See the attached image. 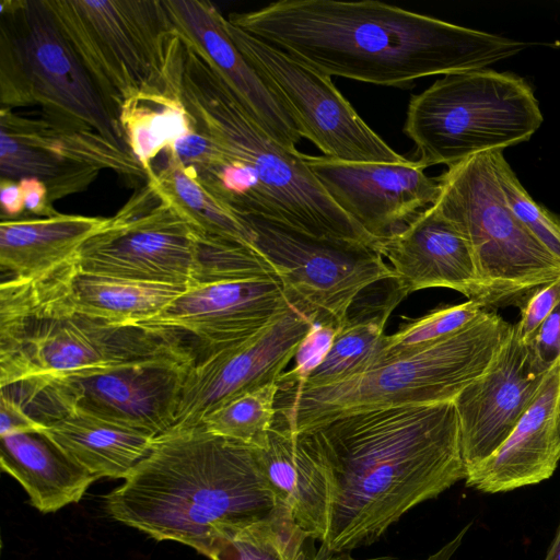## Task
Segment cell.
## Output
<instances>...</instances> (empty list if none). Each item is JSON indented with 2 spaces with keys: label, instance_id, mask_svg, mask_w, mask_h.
Here are the masks:
<instances>
[{
  "label": "cell",
  "instance_id": "5bb4252c",
  "mask_svg": "<svg viewBox=\"0 0 560 560\" xmlns=\"http://www.w3.org/2000/svg\"><path fill=\"white\" fill-rule=\"evenodd\" d=\"M195 360L163 358L44 377L69 412L80 411L158 438L174 424Z\"/></svg>",
  "mask_w": 560,
  "mask_h": 560
},
{
  "label": "cell",
  "instance_id": "1f68e13d",
  "mask_svg": "<svg viewBox=\"0 0 560 560\" xmlns=\"http://www.w3.org/2000/svg\"><path fill=\"white\" fill-rule=\"evenodd\" d=\"M100 172L94 167L62 161L44 150L21 143L0 132L1 178H37L46 185L52 203L85 190Z\"/></svg>",
  "mask_w": 560,
  "mask_h": 560
},
{
  "label": "cell",
  "instance_id": "4fadbf2b",
  "mask_svg": "<svg viewBox=\"0 0 560 560\" xmlns=\"http://www.w3.org/2000/svg\"><path fill=\"white\" fill-rule=\"evenodd\" d=\"M225 28L245 59L264 77L295 120L302 138L323 156L352 163L402 164L334 85L330 77L230 23Z\"/></svg>",
  "mask_w": 560,
  "mask_h": 560
},
{
  "label": "cell",
  "instance_id": "9a60e30c",
  "mask_svg": "<svg viewBox=\"0 0 560 560\" xmlns=\"http://www.w3.org/2000/svg\"><path fill=\"white\" fill-rule=\"evenodd\" d=\"M313 324L292 305L249 338L196 359L170 431L199 427L207 415L226 402L278 382Z\"/></svg>",
  "mask_w": 560,
  "mask_h": 560
},
{
  "label": "cell",
  "instance_id": "83f0119b",
  "mask_svg": "<svg viewBox=\"0 0 560 560\" xmlns=\"http://www.w3.org/2000/svg\"><path fill=\"white\" fill-rule=\"evenodd\" d=\"M166 158L164 167L154 171L147 180H150L199 233L255 248L254 232L244 218L212 192L195 170L185 166L170 153H166Z\"/></svg>",
  "mask_w": 560,
  "mask_h": 560
},
{
  "label": "cell",
  "instance_id": "f35d334b",
  "mask_svg": "<svg viewBox=\"0 0 560 560\" xmlns=\"http://www.w3.org/2000/svg\"><path fill=\"white\" fill-rule=\"evenodd\" d=\"M527 345L547 369L560 359V302Z\"/></svg>",
  "mask_w": 560,
  "mask_h": 560
},
{
  "label": "cell",
  "instance_id": "277c9868",
  "mask_svg": "<svg viewBox=\"0 0 560 560\" xmlns=\"http://www.w3.org/2000/svg\"><path fill=\"white\" fill-rule=\"evenodd\" d=\"M180 97L194 126L226 155L195 172L237 214L260 217L316 238L376 246L377 241L326 192L305 154L272 139L220 74L186 44Z\"/></svg>",
  "mask_w": 560,
  "mask_h": 560
},
{
  "label": "cell",
  "instance_id": "2e32d148",
  "mask_svg": "<svg viewBox=\"0 0 560 560\" xmlns=\"http://www.w3.org/2000/svg\"><path fill=\"white\" fill-rule=\"evenodd\" d=\"M548 371L512 325L483 373L454 398L466 477L510 435Z\"/></svg>",
  "mask_w": 560,
  "mask_h": 560
},
{
  "label": "cell",
  "instance_id": "5b68a950",
  "mask_svg": "<svg viewBox=\"0 0 560 560\" xmlns=\"http://www.w3.org/2000/svg\"><path fill=\"white\" fill-rule=\"evenodd\" d=\"M196 359L184 334L114 324L72 311L49 272L3 279L0 288V385L147 360Z\"/></svg>",
  "mask_w": 560,
  "mask_h": 560
},
{
  "label": "cell",
  "instance_id": "7402d4cb",
  "mask_svg": "<svg viewBox=\"0 0 560 560\" xmlns=\"http://www.w3.org/2000/svg\"><path fill=\"white\" fill-rule=\"evenodd\" d=\"M262 472L280 505L308 539L325 540L330 482L324 456L311 433L271 428L264 448H256Z\"/></svg>",
  "mask_w": 560,
  "mask_h": 560
},
{
  "label": "cell",
  "instance_id": "7bdbcfd3",
  "mask_svg": "<svg viewBox=\"0 0 560 560\" xmlns=\"http://www.w3.org/2000/svg\"><path fill=\"white\" fill-rule=\"evenodd\" d=\"M544 560H560V522Z\"/></svg>",
  "mask_w": 560,
  "mask_h": 560
},
{
  "label": "cell",
  "instance_id": "cb8c5ba5",
  "mask_svg": "<svg viewBox=\"0 0 560 560\" xmlns=\"http://www.w3.org/2000/svg\"><path fill=\"white\" fill-rule=\"evenodd\" d=\"M108 218L62 214L1 220L0 267L7 279H35L72 260Z\"/></svg>",
  "mask_w": 560,
  "mask_h": 560
},
{
  "label": "cell",
  "instance_id": "e575fe53",
  "mask_svg": "<svg viewBox=\"0 0 560 560\" xmlns=\"http://www.w3.org/2000/svg\"><path fill=\"white\" fill-rule=\"evenodd\" d=\"M474 300L436 308L385 336L378 361L415 352L462 330L485 311ZM376 364V363H375Z\"/></svg>",
  "mask_w": 560,
  "mask_h": 560
},
{
  "label": "cell",
  "instance_id": "f1b7e54d",
  "mask_svg": "<svg viewBox=\"0 0 560 560\" xmlns=\"http://www.w3.org/2000/svg\"><path fill=\"white\" fill-rule=\"evenodd\" d=\"M401 299L392 290L381 305L349 317L337 331L324 361L304 380L293 385L314 388L359 374L378 362L385 340V325Z\"/></svg>",
  "mask_w": 560,
  "mask_h": 560
},
{
  "label": "cell",
  "instance_id": "e0dca14e",
  "mask_svg": "<svg viewBox=\"0 0 560 560\" xmlns=\"http://www.w3.org/2000/svg\"><path fill=\"white\" fill-rule=\"evenodd\" d=\"M326 192L377 242L404 230L439 196V182L418 161L352 163L305 154Z\"/></svg>",
  "mask_w": 560,
  "mask_h": 560
},
{
  "label": "cell",
  "instance_id": "ab89813d",
  "mask_svg": "<svg viewBox=\"0 0 560 560\" xmlns=\"http://www.w3.org/2000/svg\"><path fill=\"white\" fill-rule=\"evenodd\" d=\"M19 183L25 213L40 218H49L59 213L50 201L47 187L43 182L30 177L22 178Z\"/></svg>",
  "mask_w": 560,
  "mask_h": 560
},
{
  "label": "cell",
  "instance_id": "d6986e66",
  "mask_svg": "<svg viewBox=\"0 0 560 560\" xmlns=\"http://www.w3.org/2000/svg\"><path fill=\"white\" fill-rule=\"evenodd\" d=\"M182 42L220 74L248 115L289 149L302 139L291 113L229 36L226 19L206 0H163Z\"/></svg>",
  "mask_w": 560,
  "mask_h": 560
},
{
  "label": "cell",
  "instance_id": "603a6c76",
  "mask_svg": "<svg viewBox=\"0 0 560 560\" xmlns=\"http://www.w3.org/2000/svg\"><path fill=\"white\" fill-rule=\"evenodd\" d=\"M1 469L21 483L42 513L79 502L97 478L71 459L44 431L0 436Z\"/></svg>",
  "mask_w": 560,
  "mask_h": 560
},
{
  "label": "cell",
  "instance_id": "8d00e7d4",
  "mask_svg": "<svg viewBox=\"0 0 560 560\" xmlns=\"http://www.w3.org/2000/svg\"><path fill=\"white\" fill-rule=\"evenodd\" d=\"M336 335L334 326L314 323L295 352L294 366L281 374L278 384L304 380L324 361Z\"/></svg>",
  "mask_w": 560,
  "mask_h": 560
},
{
  "label": "cell",
  "instance_id": "f546056e",
  "mask_svg": "<svg viewBox=\"0 0 560 560\" xmlns=\"http://www.w3.org/2000/svg\"><path fill=\"white\" fill-rule=\"evenodd\" d=\"M117 119L127 148L148 177L154 172L151 166L154 158L195 128L180 97V83L162 93L140 95L127 102Z\"/></svg>",
  "mask_w": 560,
  "mask_h": 560
},
{
  "label": "cell",
  "instance_id": "74e56055",
  "mask_svg": "<svg viewBox=\"0 0 560 560\" xmlns=\"http://www.w3.org/2000/svg\"><path fill=\"white\" fill-rule=\"evenodd\" d=\"M560 302V277L545 283L524 299L521 308V318L514 324L523 342L528 343L539 326L551 314Z\"/></svg>",
  "mask_w": 560,
  "mask_h": 560
},
{
  "label": "cell",
  "instance_id": "7c38bea8",
  "mask_svg": "<svg viewBox=\"0 0 560 560\" xmlns=\"http://www.w3.org/2000/svg\"><path fill=\"white\" fill-rule=\"evenodd\" d=\"M197 228L147 180L75 256L86 273L187 289Z\"/></svg>",
  "mask_w": 560,
  "mask_h": 560
},
{
  "label": "cell",
  "instance_id": "8992f818",
  "mask_svg": "<svg viewBox=\"0 0 560 560\" xmlns=\"http://www.w3.org/2000/svg\"><path fill=\"white\" fill-rule=\"evenodd\" d=\"M511 328L485 310L456 334L342 381L314 388L279 385L272 428L303 433L355 412L453 400L483 373Z\"/></svg>",
  "mask_w": 560,
  "mask_h": 560
},
{
  "label": "cell",
  "instance_id": "d4e9b609",
  "mask_svg": "<svg viewBox=\"0 0 560 560\" xmlns=\"http://www.w3.org/2000/svg\"><path fill=\"white\" fill-rule=\"evenodd\" d=\"M69 307L114 324H144L185 288L130 281L81 271L75 257L49 272Z\"/></svg>",
  "mask_w": 560,
  "mask_h": 560
},
{
  "label": "cell",
  "instance_id": "ffe728a7",
  "mask_svg": "<svg viewBox=\"0 0 560 560\" xmlns=\"http://www.w3.org/2000/svg\"><path fill=\"white\" fill-rule=\"evenodd\" d=\"M376 249L389 261L393 291L401 300L422 289L447 288L485 306L469 242L433 205L400 232L380 240Z\"/></svg>",
  "mask_w": 560,
  "mask_h": 560
},
{
  "label": "cell",
  "instance_id": "44dd1931",
  "mask_svg": "<svg viewBox=\"0 0 560 560\" xmlns=\"http://www.w3.org/2000/svg\"><path fill=\"white\" fill-rule=\"evenodd\" d=\"M559 399L560 359L549 369L534 400L505 441L467 474L466 487L500 493L549 479L560 460Z\"/></svg>",
  "mask_w": 560,
  "mask_h": 560
},
{
  "label": "cell",
  "instance_id": "ba28073f",
  "mask_svg": "<svg viewBox=\"0 0 560 560\" xmlns=\"http://www.w3.org/2000/svg\"><path fill=\"white\" fill-rule=\"evenodd\" d=\"M544 120L532 86L492 69L445 74L409 101L404 132L429 167L530 139Z\"/></svg>",
  "mask_w": 560,
  "mask_h": 560
},
{
  "label": "cell",
  "instance_id": "ac0fdd59",
  "mask_svg": "<svg viewBox=\"0 0 560 560\" xmlns=\"http://www.w3.org/2000/svg\"><path fill=\"white\" fill-rule=\"evenodd\" d=\"M291 306L278 276L218 281L185 289L142 325L190 335L207 354L249 338Z\"/></svg>",
  "mask_w": 560,
  "mask_h": 560
},
{
  "label": "cell",
  "instance_id": "d590c367",
  "mask_svg": "<svg viewBox=\"0 0 560 560\" xmlns=\"http://www.w3.org/2000/svg\"><path fill=\"white\" fill-rule=\"evenodd\" d=\"M497 177L513 213L560 260V218L537 203L522 186L502 150L494 151Z\"/></svg>",
  "mask_w": 560,
  "mask_h": 560
},
{
  "label": "cell",
  "instance_id": "ee69618b",
  "mask_svg": "<svg viewBox=\"0 0 560 560\" xmlns=\"http://www.w3.org/2000/svg\"><path fill=\"white\" fill-rule=\"evenodd\" d=\"M557 429H558V434L560 438V399H559V407H558Z\"/></svg>",
  "mask_w": 560,
  "mask_h": 560
},
{
  "label": "cell",
  "instance_id": "3957f363",
  "mask_svg": "<svg viewBox=\"0 0 560 560\" xmlns=\"http://www.w3.org/2000/svg\"><path fill=\"white\" fill-rule=\"evenodd\" d=\"M124 480L105 495L114 520L206 557L234 530L280 506L256 448L202 425L155 438Z\"/></svg>",
  "mask_w": 560,
  "mask_h": 560
},
{
  "label": "cell",
  "instance_id": "4316f807",
  "mask_svg": "<svg viewBox=\"0 0 560 560\" xmlns=\"http://www.w3.org/2000/svg\"><path fill=\"white\" fill-rule=\"evenodd\" d=\"M0 132L72 164L148 179V173L128 148L88 126L58 122L45 116L30 118L1 106Z\"/></svg>",
  "mask_w": 560,
  "mask_h": 560
},
{
  "label": "cell",
  "instance_id": "30bf717a",
  "mask_svg": "<svg viewBox=\"0 0 560 560\" xmlns=\"http://www.w3.org/2000/svg\"><path fill=\"white\" fill-rule=\"evenodd\" d=\"M0 101L11 109L39 105L51 120L91 127L127 148L118 120L45 0L0 3Z\"/></svg>",
  "mask_w": 560,
  "mask_h": 560
},
{
  "label": "cell",
  "instance_id": "8fae6325",
  "mask_svg": "<svg viewBox=\"0 0 560 560\" xmlns=\"http://www.w3.org/2000/svg\"><path fill=\"white\" fill-rule=\"evenodd\" d=\"M243 218L254 232L255 248L271 265L291 304L314 323L338 331L362 290L393 278L374 246L316 238L260 217Z\"/></svg>",
  "mask_w": 560,
  "mask_h": 560
},
{
  "label": "cell",
  "instance_id": "d6a6232c",
  "mask_svg": "<svg viewBox=\"0 0 560 560\" xmlns=\"http://www.w3.org/2000/svg\"><path fill=\"white\" fill-rule=\"evenodd\" d=\"M278 382L242 395L207 415L201 425L217 436L264 448L276 417Z\"/></svg>",
  "mask_w": 560,
  "mask_h": 560
},
{
  "label": "cell",
  "instance_id": "52a82bcc",
  "mask_svg": "<svg viewBox=\"0 0 560 560\" xmlns=\"http://www.w3.org/2000/svg\"><path fill=\"white\" fill-rule=\"evenodd\" d=\"M45 1L116 119L127 102L179 84L184 44L163 0Z\"/></svg>",
  "mask_w": 560,
  "mask_h": 560
},
{
  "label": "cell",
  "instance_id": "6da1fadb",
  "mask_svg": "<svg viewBox=\"0 0 560 560\" xmlns=\"http://www.w3.org/2000/svg\"><path fill=\"white\" fill-rule=\"evenodd\" d=\"M228 21L328 77L385 86L485 69L525 48L374 0H280Z\"/></svg>",
  "mask_w": 560,
  "mask_h": 560
},
{
  "label": "cell",
  "instance_id": "9c48e42d",
  "mask_svg": "<svg viewBox=\"0 0 560 560\" xmlns=\"http://www.w3.org/2000/svg\"><path fill=\"white\" fill-rule=\"evenodd\" d=\"M433 206L469 242L485 306H520L560 277L555 257L513 213L497 177L494 151L475 154L440 175Z\"/></svg>",
  "mask_w": 560,
  "mask_h": 560
},
{
  "label": "cell",
  "instance_id": "7a4b0ae2",
  "mask_svg": "<svg viewBox=\"0 0 560 560\" xmlns=\"http://www.w3.org/2000/svg\"><path fill=\"white\" fill-rule=\"evenodd\" d=\"M306 433L330 482L319 560L375 541L406 512L466 479L454 399L355 412Z\"/></svg>",
  "mask_w": 560,
  "mask_h": 560
},
{
  "label": "cell",
  "instance_id": "836d02e7",
  "mask_svg": "<svg viewBox=\"0 0 560 560\" xmlns=\"http://www.w3.org/2000/svg\"><path fill=\"white\" fill-rule=\"evenodd\" d=\"M270 276L277 275L257 249L198 233L197 257L189 287Z\"/></svg>",
  "mask_w": 560,
  "mask_h": 560
},
{
  "label": "cell",
  "instance_id": "484cf974",
  "mask_svg": "<svg viewBox=\"0 0 560 560\" xmlns=\"http://www.w3.org/2000/svg\"><path fill=\"white\" fill-rule=\"evenodd\" d=\"M44 432L97 479H125L150 453L156 438L75 410Z\"/></svg>",
  "mask_w": 560,
  "mask_h": 560
},
{
  "label": "cell",
  "instance_id": "4dcf8cb0",
  "mask_svg": "<svg viewBox=\"0 0 560 560\" xmlns=\"http://www.w3.org/2000/svg\"><path fill=\"white\" fill-rule=\"evenodd\" d=\"M308 539L290 511L278 506L222 539L208 555L211 560H305Z\"/></svg>",
  "mask_w": 560,
  "mask_h": 560
},
{
  "label": "cell",
  "instance_id": "b9f144b4",
  "mask_svg": "<svg viewBox=\"0 0 560 560\" xmlns=\"http://www.w3.org/2000/svg\"><path fill=\"white\" fill-rule=\"evenodd\" d=\"M470 524L466 525L452 540L445 544L436 552L430 555L425 559H412V560H451L453 555L457 551L463 542L464 536L469 529ZM326 560H359L353 558L348 551L330 555ZM364 560H401L395 557L382 556L376 558H370Z\"/></svg>",
  "mask_w": 560,
  "mask_h": 560
},
{
  "label": "cell",
  "instance_id": "60d3db41",
  "mask_svg": "<svg viewBox=\"0 0 560 560\" xmlns=\"http://www.w3.org/2000/svg\"><path fill=\"white\" fill-rule=\"evenodd\" d=\"M0 207L1 220L20 219L25 213L19 180L0 178Z\"/></svg>",
  "mask_w": 560,
  "mask_h": 560
}]
</instances>
